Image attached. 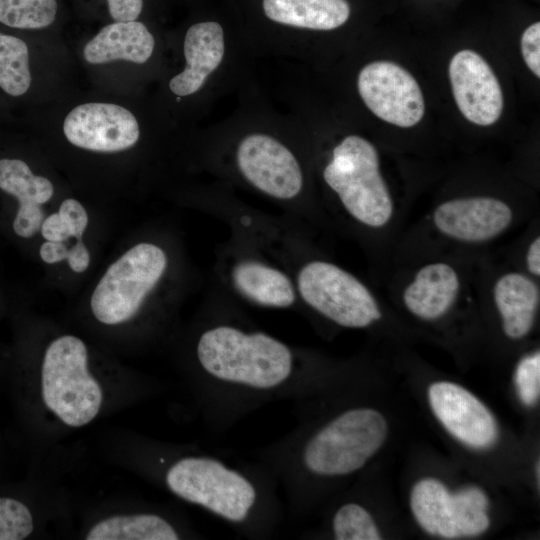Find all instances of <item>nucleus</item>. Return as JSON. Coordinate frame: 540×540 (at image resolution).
Here are the masks:
<instances>
[{
	"label": "nucleus",
	"instance_id": "f257e3e1",
	"mask_svg": "<svg viewBox=\"0 0 540 540\" xmlns=\"http://www.w3.org/2000/svg\"><path fill=\"white\" fill-rule=\"evenodd\" d=\"M9 318L13 337L6 344L0 387L30 435L54 440L136 399L137 377L113 352L29 313L20 302Z\"/></svg>",
	"mask_w": 540,
	"mask_h": 540
},
{
	"label": "nucleus",
	"instance_id": "f03ea898",
	"mask_svg": "<svg viewBox=\"0 0 540 540\" xmlns=\"http://www.w3.org/2000/svg\"><path fill=\"white\" fill-rule=\"evenodd\" d=\"M169 268L168 251L155 241L140 239L124 247L81 303L80 319L94 342L113 353L126 350L142 328Z\"/></svg>",
	"mask_w": 540,
	"mask_h": 540
},
{
	"label": "nucleus",
	"instance_id": "7ed1b4c3",
	"mask_svg": "<svg viewBox=\"0 0 540 540\" xmlns=\"http://www.w3.org/2000/svg\"><path fill=\"white\" fill-rule=\"evenodd\" d=\"M322 176L349 219L389 250L403 213L381 172L376 147L361 136H346L334 146Z\"/></svg>",
	"mask_w": 540,
	"mask_h": 540
},
{
	"label": "nucleus",
	"instance_id": "20e7f679",
	"mask_svg": "<svg viewBox=\"0 0 540 540\" xmlns=\"http://www.w3.org/2000/svg\"><path fill=\"white\" fill-rule=\"evenodd\" d=\"M528 214L494 195H463L441 200L421 222L426 241L419 249L426 247L409 258L437 252L480 253L481 248L491 246L514 230Z\"/></svg>",
	"mask_w": 540,
	"mask_h": 540
},
{
	"label": "nucleus",
	"instance_id": "39448f33",
	"mask_svg": "<svg viewBox=\"0 0 540 540\" xmlns=\"http://www.w3.org/2000/svg\"><path fill=\"white\" fill-rule=\"evenodd\" d=\"M196 357L218 380L255 389H270L291 374L293 356L283 342L263 333H247L228 325L204 331L196 344Z\"/></svg>",
	"mask_w": 540,
	"mask_h": 540
},
{
	"label": "nucleus",
	"instance_id": "423d86ee",
	"mask_svg": "<svg viewBox=\"0 0 540 540\" xmlns=\"http://www.w3.org/2000/svg\"><path fill=\"white\" fill-rule=\"evenodd\" d=\"M296 290L314 311L346 328H367L384 318L379 295L340 265L323 259L306 262L298 271Z\"/></svg>",
	"mask_w": 540,
	"mask_h": 540
},
{
	"label": "nucleus",
	"instance_id": "0eeeda50",
	"mask_svg": "<svg viewBox=\"0 0 540 540\" xmlns=\"http://www.w3.org/2000/svg\"><path fill=\"white\" fill-rule=\"evenodd\" d=\"M387 433L384 416L370 408L344 412L307 443L306 467L315 474L340 476L361 467L383 445Z\"/></svg>",
	"mask_w": 540,
	"mask_h": 540
},
{
	"label": "nucleus",
	"instance_id": "6e6552de",
	"mask_svg": "<svg viewBox=\"0 0 540 540\" xmlns=\"http://www.w3.org/2000/svg\"><path fill=\"white\" fill-rule=\"evenodd\" d=\"M164 480L177 497L233 522L243 521L256 500V491L245 477L207 457L176 460Z\"/></svg>",
	"mask_w": 540,
	"mask_h": 540
},
{
	"label": "nucleus",
	"instance_id": "1a4fd4ad",
	"mask_svg": "<svg viewBox=\"0 0 540 540\" xmlns=\"http://www.w3.org/2000/svg\"><path fill=\"white\" fill-rule=\"evenodd\" d=\"M52 181L17 157L0 158V236L33 257L45 216L55 208Z\"/></svg>",
	"mask_w": 540,
	"mask_h": 540
},
{
	"label": "nucleus",
	"instance_id": "9d476101",
	"mask_svg": "<svg viewBox=\"0 0 540 540\" xmlns=\"http://www.w3.org/2000/svg\"><path fill=\"white\" fill-rule=\"evenodd\" d=\"M92 213L78 199L66 197L43 219L33 257L48 269L83 277L94 258Z\"/></svg>",
	"mask_w": 540,
	"mask_h": 540
},
{
	"label": "nucleus",
	"instance_id": "9b49d317",
	"mask_svg": "<svg viewBox=\"0 0 540 540\" xmlns=\"http://www.w3.org/2000/svg\"><path fill=\"white\" fill-rule=\"evenodd\" d=\"M481 295L495 310L505 337L518 341L531 333L540 307L539 280L512 263L495 268L485 257Z\"/></svg>",
	"mask_w": 540,
	"mask_h": 540
},
{
	"label": "nucleus",
	"instance_id": "f8f14e48",
	"mask_svg": "<svg viewBox=\"0 0 540 540\" xmlns=\"http://www.w3.org/2000/svg\"><path fill=\"white\" fill-rule=\"evenodd\" d=\"M236 164L244 179L263 194L292 200L302 191L301 166L281 141L265 133H251L239 142Z\"/></svg>",
	"mask_w": 540,
	"mask_h": 540
},
{
	"label": "nucleus",
	"instance_id": "ddd939ff",
	"mask_svg": "<svg viewBox=\"0 0 540 540\" xmlns=\"http://www.w3.org/2000/svg\"><path fill=\"white\" fill-rule=\"evenodd\" d=\"M358 91L366 106L388 123L408 128L423 117L424 99L417 81L393 62L366 65L358 76Z\"/></svg>",
	"mask_w": 540,
	"mask_h": 540
},
{
	"label": "nucleus",
	"instance_id": "4468645a",
	"mask_svg": "<svg viewBox=\"0 0 540 540\" xmlns=\"http://www.w3.org/2000/svg\"><path fill=\"white\" fill-rule=\"evenodd\" d=\"M63 133L76 148L114 154L134 147L140 137V128L128 109L111 103L91 102L76 106L68 113Z\"/></svg>",
	"mask_w": 540,
	"mask_h": 540
},
{
	"label": "nucleus",
	"instance_id": "2eb2a0df",
	"mask_svg": "<svg viewBox=\"0 0 540 540\" xmlns=\"http://www.w3.org/2000/svg\"><path fill=\"white\" fill-rule=\"evenodd\" d=\"M428 397L432 411L459 441L482 449L498 437L497 422L490 410L471 392L447 381L433 383Z\"/></svg>",
	"mask_w": 540,
	"mask_h": 540
},
{
	"label": "nucleus",
	"instance_id": "dca6fc26",
	"mask_svg": "<svg viewBox=\"0 0 540 540\" xmlns=\"http://www.w3.org/2000/svg\"><path fill=\"white\" fill-rule=\"evenodd\" d=\"M449 78L455 102L466 119L488 126L503 110L500 84L488 63L472 50L456 53L450 61Z\"/></svg>",
	"mask_w": 540,
	"mask_h": 540
},
{
	"label": "nucleus",
	"instance_id": "f3484780",
	"mask_svg": "<svg viewBox=\"0 0 540 540\" xmlns=\"http://www.w3.org/2000/svg\"><path fill=\"white\" fill-rule=\"evenodd\" d=\"M66 499L30 482H0V540H25L44 535L48 524L67 516Z\"/></svg>",
	"mask_w": 540,
	"mask_h": 540
},
{
	"label": "nucleus",
	"instance_id": "a211bd4d",
	"mask_svg": "<svg viewBox=\"0 0 540 540\" xmlns=\"http://www.w3.org/2000/svg\"><path fill=\"white\" fill-rule=\"evenodd\" d=\"M185 68L169 82L171 92L184 97L198 92L207 78L221 64L224 51V32L215 21L193 24L184 39Z\"/></svg>",
	"mask_w": 540,
	"mask_h": 540
},
{
	"label": "nucleus",
	"instance_id": "6ab92c4d",
	"mask_svg": "<svg viewBox=\"0 0 540 540\" xmlns=\"http://www.w3.org/2000/svg\"><path fill=\"white\" fill-rule=\"evenodd\" d=\"M85 540H176L177 528L165 517L153 513L115 508L95 514L79 531Z\"/></svg>",
	"mask_w": 540,
	"mask_h": 540
},
{
	"label": "nucleus",
	"instance_id": "aec40b11",
	"mask_svg": "<svg viewBox=\"0 0 540 540\" xmlns=\"http://www.w3.org/2000/svg\"><path fill=\"white\" fill-rule=\"evenodd\" d=\"M155 46L153 35L138 21L118 22L103 27L84 47L83 55L90 64L125 60L143 64Z\"/></svg>",
	"mask_w": 540,
	"mask_h": 540
},
{
	"label": "nucleus",
	"instance_id": "412c9836",
	"mask_svg": "<svg viewBox=\"0 0 540 540\" xmlns=\"http://www.w3.org/2000/svg\"><path fill=\"white\" fill-rule=\"evenodd\" d=\"M231 282L245 299L269 308H288L297 290L281 270L257 260H242L231 270Z\"/></svg>",
	"mask_w": 540,
	"mask_h": 540
},
{
	"label": "nucleus",
	"instance_id": "4be33fe9",
	"mask_svg": "<svg viewBox=\"0 0 540 540\" xmlns=\"http://www.w3.org/2000/svg\"><path fill=\"white\" fill-rule=\"evenodd\" d=\"M262 5L270 20L311 30L336 29L350 15L346 0H263Z\"/></svg>",
	"mask_w": 540,
	"mask_h": 540
},
{
	"label": "nucleus",
	"instance_id": "5701e85b",
	"mask_svg": "<svg viewBox=\"0 0 540 540\" xmlns=\"http://www.w3.org/2000/svg\"><path fill=\"white\" fill-rule=\"evenodd\" d=\"M31 84L29 51L26 43L0 33V87L9 95L21 96Z\"/></svg>",
	"mask_w": 540,
	"mask_h": 540
},
{
	"label": "nucleus",
	"instance_id": "b1692460",
	"mask_svg": "<svg viewBox=\"0 0 540 540\" xmlns=\"http://www.w3.org/2000/svg\"><path fill=\"white\" fill-rule=\"evenodd\" d=\"M56 13V0H0V22L14 28L47 27Z\"/></svg>",
	"mask_w": 540,
	"mask_h": 540
},
{
	"label": "nucleus",
	"instance_id": "393cba45",
	"mask_svg": "<svg viewBox=\"0 0 540 540\" xmlns=\"http://www.w3.org/2000/svg\"><path fill=\"white\" fill-rule=\"evenodd\" d=\"M333 531L338 540L381 539L369 512L355 503L343 505L338 509L333 519Z\"/></svg>",
	"mask_w": 540,
	"mask_h": 540
},
{
	"label": "nucleus",
	"instance_id": "a878e982",
	"mask_svg": "<svg viewBox=\"0 0 540 540\" xmlns=\"http://www.w3.org/2000/svg\"><path fill=\"white\" fill-rule=\"evenodd\" d=\"M514 382L521 402L534 405L540 395V352L535 350L524 355L518 362Z\"/></svg>",
	"mask_w": 540,
	"mask_h": 540
},
{
	"label": "nucleus",
	"instance_id": "bb28decb",
	"mask_svg": "<svg viewBox=\"0 0 540 540\" xmlns=\"http://www.w3.org/2000/svg\"><path fill=\"white\" fill-rule=\"evenodd\" d=\"M517 261L512 264L540 281V235L538 228L534 227L533 231L525 237Z\"/></svg>",
	"mask_w": 540,
	"mask_h": 540
},
{
	"label": "nucleus",
	"instance_id": "cd10ccee",
	"mask_svg": "<svg viewBox=\"0 0 540 540\" xmlns=\"http://www.w3.org/2000/svg\"><path fill=\"white\" fill-rule=\"evenodd\" d=\"M521 50L524 61L530 70L540 76V23L526 28L521 37Z\"/></svg>",
	"mask_w": 540,
	"mask_h": 540
},
{
	"label": "nucleus",
	"instance_id": "c85d7f7f",
	"mask_svg": "<svg viewBox=\"0 0 540 540\" xmlns=\"http://www.w3.org/2000/svg\"><path fill=\"white\" fill-rule=\"evenodd\" d=\"M111 17L118 22L135 21L143 7V0H106Z\"/></svg>",
	"mask_w": 540,
	"mask_h": 540
},
{
	"label": "nucleus",
	"instance_id": "c756f323",
	"mask_svg": "<svg viewBox=\"0 0 540 540\" xmlns=\"http://www.w3.org/2000/svg\"><path fill=\"white\" fill-rule=\"evenodd\" d=\"M18 302L8 292L3 279L0 276V320L9 317Z\"/></svg>",
	"mask_w": 540,
	"mask_h": 540
},
{
	"label": "nucleus",
	"instance_id": "7c9ffc66",
	"mask_svg": "<svg viewBox=\"0 0 540 540\" xmlns=\"http://www.w3.org/2000/svg\"><path fill=\"white\" fill-rule=\"evenodd\" d=\"M7 459V446L2 432L0 431V482H2V476Z\"/></svg>",
	"mask_w": 540,
	"mask_h": 540
},
{
	"label": "nucleus",
	"instance_id": "2f4dec72",
	"mask_svg": "<svg viewBox=\"0 0 540 540\" xmlns=\"http://www.w3.org/2000/svg\"><path fill=\"white\" fill-rule=\"evenodd\" d=\"M6 344H0V374H1V366H2V360L5 352Z\"/></svg>",
	"mask_w": 540,
	"mask_h": 540
}]
</instances>
